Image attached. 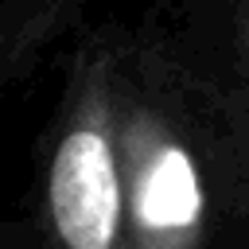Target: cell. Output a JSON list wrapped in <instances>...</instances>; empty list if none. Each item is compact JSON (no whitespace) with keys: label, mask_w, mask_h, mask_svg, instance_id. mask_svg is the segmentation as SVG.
I'll return each mask as SVG.
<instances>
[{"label":"cell","mask_w":249,"mask_h":249,"mask_svg":"<svg viewBox=\"0 0 249 249\" xmlns=\"http://www.w3.org/2000/svg\"><path fill=\"white\" fill-rule=\"evenodd\" d=\"M54 226L70 249H109L121 214L113 156L101 132L78 128L62 140L51 171Z\"/></svg>","instance_id":"obj_1"},{"label":"cell","mask_w":249,"mask_h":249,"mask_svg":"<svg viewBox=\"0 0 249 249\" xmlns=\"http://www.w3.org/2000/svg\"><path fill=\"white\" fill-rule=\"evenodd\" d=\"M198 214V187L183 152H163L140 187V218L152 230H179Z\"/></svg>","instance_id":"obj_2"}]
</instances>
